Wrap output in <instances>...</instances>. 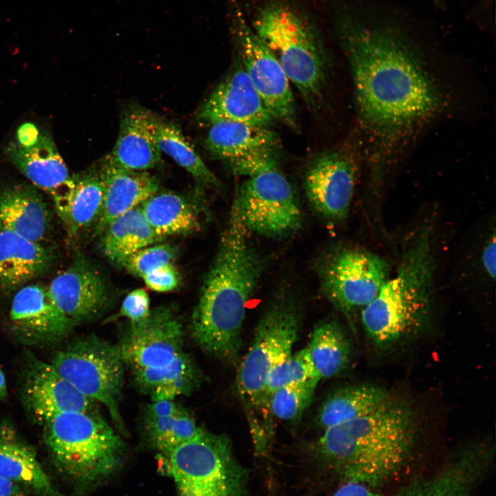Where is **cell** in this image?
I'll return each instance as SVG.
<instances>
[{
    "mask_svg": "<svg viewBox=\"0 0 496 496\" xmlns=\"http://www.w3.org/2000/svg\"><path fill=\"white\" fill-rule=\"evenodd\" d=\"M334 22L362 125L375 145L391 147L435 114L440 95L399 34L368 25L342 10Z\"/></svg>",
    "mask_w": 496,
    "mask_h": 496,
    "instance_id": "cell-1",
    "label": "cell"
},
{
    "mask_svg": "<svg viewBox=\"0 0 496 496\" xmlns=\"http://www.w3.org/2000/svg\"><path fill=\"white\" fill-rule=\"evenodd\" d=\"M262 265L249 242L248 231L234 198L218 251L192 314V336L205 353L227 364L237 362L247 304L257 287Z\"/></svg>",
    "mask_w": 496,
    "mask_h": 496,
    "instance_id": "cell-2",
    "label": "cell"
},
{
    "mask_svg": "<svg viewBox=\"0 0 496 496\" xmlns=\"http://www.w3.org/2000/svg\"><path fill=\"white\" fill-rule=\"evenodd\" d=\"M416 437L412 409L389 397L369 414L324 430L313 450L346 482L377 488L403 471Z\"/></svg>",
    "mask_w": 496,
    "mask_h": 496,
    "instance_id": "cell-3",
    "label": "cell"
},
{
    "mask_svg": "<svg viewBox=\"0 0 496 496\" xmlns=\"http://www.w3.org/2000/svg\"><path fill=\"white\" fill-rule=\"evenodd\" d=\"M118 346L135 384L152 402L189 395L202 382L197 365L184 350L183 324L168 307L129 323Z\"/></svg>",
    "mask_w": 496,
    "mask_h": 496,
    "instance_id": "cell-4",
    "label": "cell"
},
{
    "mask_svg": "<svg viewBox=\"0 0 496 496\" xmlns=\"http://www.w3.org/2000/svg\"><path fill=\"white\" fill-rule=\"evenodd\" d=\"M431 234L427 225L414 235L395 274L361 310L363 328L380 349H391L411 338L429 318L434 270Z\"/></svg>",
    "mask_w": 496,
    "mask_h": 496,
    "instance_id": "cell-5",
    "label": "cell"
},
{
    "mask_svg": "<svg viewBox=\"0 0 496 496\" xmlns=\"http://www.w3.org/2000/svg\"><path fill=\"white\" fill-rule=\"evenodd\" d=\"M299 327L296 302L287 294L277 296L260 316L252 342L238 369L236 391L254 452L259 455L269 453L275 435L274 419L263 395L266 379L274 366L291 355Z\"/></svg>",
    "mask_w": 496,
    "mask_h": 496,
    "instance_id": "cell-6",
    "label": "cell"
},
{
    "mask_svg": "<svg viewBox=\"0 0 496 496\" xmlns=\"http://www.w3.org/2000/svg\"><path fill=\"white\" fill-rule=\"evenodd\" d=\"M250 23L307 105L316 107L325 84L327 55L313 22L295 6L273 0L260 7Z\"/></svg>",
    "mask_w": 496,
    "mask_h": 496,
    "instance_id": "cell-7",
    "label": "cell"
},
{
    "mask_svg": "<svg viewBox=\"0 0 496 496\" xmlns=\"http://www.w3.org/2000/svg\"><path fill=\"white\" fill-rule=\"evenodd\" d=\"M44 424L47 445L57 466L69 476L94 481L120 466L124 442L99 412H65Z\"/></svg>",
    "mask_w": 496,
    "mask_h": 496,
    "instance_id": "cell-8",
    "label": "cell"
},
{
    "mask_svg": "<svg viewBox=\"0 0 496 496\" xmlns=\"http://www.w3.org/2000/svg\"><path fill=\"white\" fill-rule=\"evenodd\" d=\"M178 496H247V472L224 434L202 428L163 455Z\"/></svg>",
    "mask_w": 496,
    "mask_h": 496,
    "instance_id": "cell-9",
    "label": "cell"
},
{
    "mask_svg": "<svg viewBox=\"0 0 496 496\" xmlns=\"http://www.w3.org/2000/svg\"><path fill=\"white\" fill-rule=\"evenodd\" d=\"M51 364L80 393L103 404L118 430L125 431L120 411L125 366L118 344L95 335L80 338L56 353Z\"/></svg>",
    "mask_w": 496,
    "mask_h": 496,
    "instance_id": "cell-10",
    "label": "cell"
},
{
    "mask_svg": "<svg viewBox=\"0 0 496 496\" xmlns=\"http://www.w3.org/2000/svg\"><path fill=\"white\" fill-rule=\"evenodd\" d=\"M230 34L237 59L273 118L298 127L290 81L277 57L248 21L238 0H227Z\"/></svg>",
    "mask_w": 496,
    "mask_h": 496,
    "instance_id": "cell-11",
    "label": "cell"
},
{
    "mask_svg": "<svg viewBox=\"0 0 496 496\" xmlns=\"http://www.w3.org/2000/svg\"><path fill=\"white\" fill-rule=\"evenodd\" d=\"M234 198L248 231L279 238L301 226L302 212L293 187L279 167L247 176Z\"/></svg>",
    "mask_w": 496,
    "mask_h": 496,
    "instance_id": "cell-12",
    "label": "cell"
},
{
    "mask_svg": "<svg viewBox=\"0 0 496 496\" xmlns=\"http://www.w3.org/2000/svg\"><path fill=\"white\" fill-rule=\"evenodd\" d=\"M389 277L390 265L386 260L353 248L336 251L320 272L325 296L347 316L368 305Z\"/></svg>",
    "mask_w": 496,
    "mask_h": 496,
    "instance_id": "cell-13",
    "label": "cell"
},
{
    "mask_svg": "<svg viewBox=\"0 0 496 496\" xmlns=\"http://www.w3.org/2000/svg\"><path fill=\"white\" fill-rule=\"evenodd\" d=\"M6 154L33 186L50 195L62 220L74 180L50 135L34 124L25 123L7 145Z\"/></svg>",
    "mask_w": 496,
    "mask_h": 496,
    "instance_id": "cell-14",
    "label": "cell"
},
{
    "mask_svg": "<svg viewBox=\"0 0 496 496\" xmlns=\"http://www.w3.org/2000/svg\"><path fill=\"white\" fill-rule=\"evenodd\" d=\"M47 287L56 305L75 325L103 313L112 299L104 276L83 256L75 258Z\"/></svg>",
    "mask_w": 496,
    "mask_h": 496,
    "instance_id": "cell-15",
    "label": "cell"
},
{
    "mask_svg": "<svg viewBox=\"0 0 496 496\" xmlns=\"http://www.w3.org/2000/svg\"><path fill=\"white\" fill-rule=\"evenodd\" d=\"M355 184L353 161L340 151L320 154L309 164L304 177L306 196L312 207L333 220L348 214Z\"/></svg>",
    "mask_w": 496,
    "mask_h": 496,
    "instance_id": "cell-16",
    "label": "cell"
},
{
    "mask_svg": "<svg viewBox=\"0 0 496 496\" xmlns=\"http://www.w3.org/2000/svg\"><path fill=\"white\" fill-rule=\"evenodd\" d=\"M197 116L199 121L208 125L227 121L269 127L274 120L238 59Z\"/></svg>",
    "mask_w": 496,
    "mask_h": 496,
    "instance_id": "cell-17",
    "label": "cell"
},
{
    "mask_svg": "<svg viewBox=\"0 0 496 496\" xmlns=\"http://www.w3.org/2000/svg\"><path fill=\"white\" fill-rule=\"evenodd\" d=\"M490 453L485 446L469 447L432 476L414 479L391 494L370 487L366 496H473L488 467Z\"/></svg>",
    "mask_w": 496,
    "mask_h": 496,
    "instance_id": "cell-18",
    "label": "cell"
},
{
    "mask_svg": "<svg viewBox=\"0 0 496 496\" xmlns=\"http://www.w3.org/2000/svg\"><path fill=\"white\" fill-rule=\"evenodd\" d=\"M10 320L17 331L26 338L52 341L66 336L75 325L58 308L48 287L26 284L14 294Z\"/></svg>",
    "mask_w": 496,
    "mask_h": 496,
    "instance_id": "cell-19",
    "label": "cell"
},
{
    "mask_svg": "<svg viewBox=\"0 0 496 496\" xmlns=\"http://www.w3.org/2000/svg\"><path fill=\"white\" fill-rule=\"evenodd\" d=\"M24 397L34 415L43 423L65 412H99L96 402L76 390L51 364L39 361L30 369Z\"/></svg>",
    "mask_w": 496,
    "mask_h": 496,
    "instance_id": "cell-20",
    "label": "cell"
},
{
    "mask_svg": "<svg viewBox=\"0 0 496 496\" xmlns=\"http://www.w3.org/2000/svg\"><path fill=\"white\" fill-rule=\"evenodd\" d=\"M103 200L94 225L101 234L116 218L141 205L159 191V182L146 171H133L113 164L107 156L101 165Z\"/></svg>",
    "mask_w": 496,
    "mask_h": 496,
    "instance_id": "cell-21",
    "label": "cell"
},
{
    "mask_svg": "<svg viewBox=\"0 0 496 496\" xmlns=\"http://www.w3.org/2000/svg\"><path fill=\"white\" fill-rule=\"evenodd\" d=\"M158 119L143 109L127 112L121 119L112 151L107 156L109 161L133 171H147L158 165L162 152L156 138Z\"/></svg>",
    "mask_w": 496,
    "mask_h": 496,
    "instance_id": "cell-22",
    "label": "cell"
},
{
    "mask_svg": "<svg viewBox=\"0 0 496 496\" xmlns=\"http://www.w3.org/2000/svg\"><path fill=\"white\" fill-rule=\"evenodd\" d=\"M0 228L45 245L51 231V215L37 188L17 184L1 192Z\"/></svg>",
    "mask_w": 496,
    "mask_h": 496,
    "instance_id": "cell-23",
    "label": "cell"
},
{
    "mask_svg": "<svg viewBox=\"0 0 496 496\" xmlns=\"http://www.w3.org/2000/svg\"><path fill=\"white\" fill-rule=\"evenodd\" d=\"M53 260L45 245L0 228V290L19 289L43 273Z\"/></svg>",
    "mask_w": 496,
    "mask_h": 496,
    "instance_id": "cell-24",
    "label": "cell"
},
{
    "mask_svg": "<svg viewBox=\"0 0 496 496\" xmlns=\"http://www.w3.org/2000/svg\"><path fill=\"white\" fill-rule=\"evenodd\" d=\"M209 125L205 147L212 156L225 162L254 149L278 145L276 133L267 127L227 121Z\"/></svg>",
    "mask_w": 496,
    "mask_h": 496,
    "instance_id": "cell-25",
    "label": "cell"
},
{
    "mask_svg": "<svg viewBox=\"0 0 496 496\" xmlns=\"http://www.w3.org/2000/svg\"><path fill=\"white\" fill-rule=\"evenodd\" d=\"M389 397L384 388L373 384L341 388L322 403L316 417V424L325 430L363 417L378 409Z\"/></svg>",
    "mask_w": 496,
    "mask_h": 496,
    "instance_id": "cell-26",
    "label": "cell"
},
{
    "mask_svg": "<svg viewBox=\"0 0 496 496\" xmlns=\"http://www.w3.org/2000/svg\"><path fill=\"white\" fill-rule=\"evenodd\" d=\"M101 234L103 254L121 265L130 255L163 240L147 223L141 205L114 219Z\"/></svg>",
    "mask_w": 496,
    "mask_h": 496,
    "instance_id": "cell-27",
    "label": "cell"
},
{
    "mask_svg": "<svg viewBox=\"0 0 496 496\" xmlns=\"http://www.w3.org/2000/svg\"><path fill=\"white\" fill-rule=\"evenodd\" d=\"M141 207L150 227L162 239L192 233L200 226L194 206L177 193L158 191L145 200Z\"/></svg>",
    "mask_w": 496,
    "mask_h": 496,
    "instance_id": "cell-28",
    "label": "cell"
},
{
    "mask_svg": "<svg viewBox=\"0 0 496 496\" xmlns=\"http://www.w3.org/2000/svg\"><path fill=\"white\" fill-rule=\"evenodd\" d=\"M74 187L65 214L61 220L68 237L74 238L92 225L100 214L103 200L101 166L72 175Z\"/></svg>",
    "mask_w": 496,
    "mask_h": 496,
    "instance_id": "cell-29",
    "label": "cell"
},
{
    "mask_svg": "<svg viewBox=\"0 0 496 496\" xmlns=\"http://www.w3.org/2000/svg\"><path fill=\"white\" fill-rule=\"evenodd\" d=\"M307 349L320 380L340 374L349 364L352 353L347 333L331 320L316 325Z\"/></svg>",
    "mask_w": 496,
    "mask_h": 496,
    "instance_id": "cell-30",
    "label": "cell"
},
{
    "mask_svg": "<svg viewBox=\"0 0 496 496\" xmlns=\"http://www.w3.org/2000/svg\"><path fill=\"white\" fill-rule=\"evenodd\" d=\"M0 476L25 485L42 496H60L34 453L10 438L0 437Z\"/></svg>",
    "mask_w": 496,
    "mask_h": 496,
    "instance_id": "cell-31",
    "label": "cell"
},
{
    "mask_svg": "<svg viewBox=\"0 0 496 496\" xmlns=\"http://www.w3.org/2000/svg\"><path fill=\"white\" fill-rule=\"evenodd\" d=\"M156 138L162 154L169 156L200 185H219L216 176L206 166L194 146L176 125L158 118Z\"/></svg>",
    "mask_w": 496,
    "mask_h": 496,
    "instance_id": "cell-32",
    "label": "cell"
},
{
    "mask_svg": "<svg viewBox=\"0 0 496 496\" xmlns=\"http://www.w3.org/2000/svg\"><path fill=\"white\" fill-rule=\"evenodd\" d=\"M203 427L182 407L176 414L163 417H145L147 440L163 455L197 435Z\"/></svg>",
    "mask_w": 496,
    "mask_h": 496,
    "instance_id": "cell-33",
    "label": "cell"
},
{
    "mask_svg": "<svg viewBox=\"0 0 496 496\" xmlns=\"http://www.w3.org/2000/svg\"><path fill=\"white\" fill-rule=\"evenodd\" d=\"M319 379H311L283 386L271 395L270 411L274 418L294 423L311 404Z\"/></svg>",
    "mask_w": 496,
    "mask_h": 496,
    "instance_id": "cell-34",
    "label": "cell"
},
{
    "mask_svg": "<svg viewBox=\"0 0 496 496\" xmlns=\"http://www.w3.org/2000/svg\"><path fill=\"white\" fill-rule=\"evenodd\" d=\"M319 378L307 348L292 353L269 373L264 387V398L270 408L273 393L278 389L300 382Z\"/></svg>",
    "mask_w": 496,
    "mask_h": 496,
    "instance_id": "cell-35",
    "label": "cell"
},
{
    "mask_svg": "<svg viewBox=\"0 0 496 496\" xmlns=\"http://www.w3.org/2000/svg\"><path fill=\"white\" fill-rule=\"evenodd\" d=\"M176 248L169 244L152 245L127 257L121 264L128 272L143 278L153 270L172 263Z\"/></svg>",
    "mask_w": 496,
    "mask_h": 496,
    "instance_id": "cell-36",
    "label": "cell"
},
{
    "mask_svg": "<svg viewBox=\"0 0 496 496\" xmlns=\"http://www.w3.org/2000/svg\"><path fill=\"white\" fill-rule=\"evenodd\" d=\"M277 147H263L252 150L226 162L231 172L247 177L260 172L278 167Z\"/></svg>",
    "mask_w": 496,
    "mask_h": 496,
    "instance_id": "cell-37",
    "label": "cell"
},
{
    "mask_svg": "<svg viewBox=\"0 0 496 496\" xmlns=\"http://www.w3.org/2000/svg\"><path fill=\"white\" fill-rule=\"evenodd\" d=\"M150 311L148 293L143 289H136L124 298L117 317L127 318L129 323H137L146 319Z\"/></svg>",
    "mask_w": 496,
    "mask_h": 496,
    "instance_id": "cell-38",
    "label": "cell"
},
{
    "mask_svg": "<svg viewBox=\"0 0 496 496\" xmlns=\"http://www.w3.org/2000/svg\"><path fill=\"white\" fill-rule=\"evenodd\" d=\"M146 286L157 292H167L176 289L180 282L178 271L172 263L161 266L142 278Z\"/></svg>",
    "mask_w": 496,
    "mask_h": 496,
    "instance_id": "cell-39",
    "label": "cell"
},
{
    "mask_svg": "<svg viewBox=\"0 0 496 496\" xmlns=\"http://www.w3.org/2000/svg\"><path fill=\"white\" fill-rule=\"evenodd\" d=\"M183 406L174 400H164L152 402L148 405L145 417L158 418L176 414Z\"/></svg>",
    "mask_w": 496,
    "mask_h": 496,
    "instance_id": "cell-40",
    "label": "cell"
},
{
    "mask_svg": "<svg viewBox=\"0 0 496 496\" xmlns=\"http://www.w3.org/2000/svg\"><path fill=\"white\" fill-rule=\"evenodd\" d=\"M495 235L487 240L483 247L481 255V263L485 273L493 280L495 278L496 272V252H495Z\"/></svg>",
    "mask_w": 496,
    "mask_h": 496,
    "instance_id": "cell-41",
    "label": "cell"
},
{
    "mask_svg": "<svg viewBox=\"0 0 496 496\" xmlns=\"http://www.w3.org/2000/svg\"><path fill=\"white\" fill-rule=\"evenodd\" d=\"M0 496H25L19 484L0 476Z\"/></svg>",
    "mask_w": 496,
    "mask_h": 496,
    "instance_id": "cell-42",
    "label": "cell"
},
{
    "mask_svg": "<svg viewBox=\"0 0 496 496\" xmlns=\"http://www.w3.org/2000/svg\"><path fill=\"white\" fill-rule=\"evenodd\" d=\"M7 395V386L6 378L3 373L0 369V398L5 397Z\"/></svg>",
    "mask_w": 496,
    "mask_h": 496,
    "instance_id": "cell-43",
    "label": "cell"
}]
</instances>
